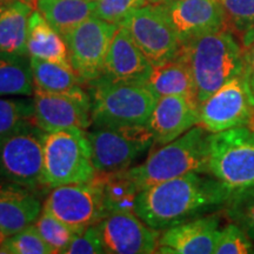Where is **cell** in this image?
<instances>
[{"mask_svg": "<svg viewBox=\"0 0 254 254\" xmlns=\"http://www.w3.org/2000/svg\"><path fill=\"white\" fill-rule=\"evenodd\" d=\"M178 58L190 66L199 104L226 82L243 74L245 67L244 51L228 28L184 44Z\"/></svg>", "mask_w": 254, "mask_h": 254, "instance_id": "obj_2", "label": "cell"}, {"mask_svg": "<svg viewBox=\"0 0 254 254\" xmlns=\"http://www.w3.org/2000/svg\"><path fill=\"white\" fill-rule=\"evenodd\" d=\"M41 212L38 193L17 184L0 182V230L6 238L34 224Z\"/></svg>", "mask_w": 254, "mask_h": 254, "instance_id": "obj_19", "label": "cell"}, {"mask_svg": "<svg viewBox=\"0 0 254 254\" xmlns=\"http://www.w3.org/2000/svg\"><path fill=\"white\" fill-rule=\"evenodd\" d=\"M27 55L71 66L65 39L51 26L38 9H33L28 18Z\"/></svg>", "mask_w": 254, "mask_h": 254, "instance_id": "obj_20", "label": "cell"}, {"mask_svg": "<svg viewBox=\"0 0 254 254\" xmlns=\"http://www.w3.org/2000/svg\"><path fill=\"white\" fill-rule=\"evenodd\" d=\"M232 192L209 173L190 172L141 190L134 212L148 226L164 231L224 207Z\"/></svg>", "mask_w": 254, "mask_h": 254, "instance_id": "obj_1", "label": "cell"}, {"mask_svg": "<svg viewBox=\"0 0 254 254\" xmlns=\"http://www.w3.org/2000/svg\"><path fill=\"white\" fill-rule=\"evenodd\" d=\"M2 1H4V0H0V4H1V2H2Z\"/></svg>", "mask_w": 254, "mask_h": 254, "instance_id": "obj_39", "label": "cell"}, {"mask_svg": "<svg viewBox=\"0 0 254 254\" xmlns=\"http://www.w3.org/2000/svg\"><path fill=\"white\" fill-rule=\"evenodd\" d=\"M97 225L106 253L151 254L157 252L160 231L148 226L134 212L109 214Z\"/></svg>", "mask_w": 254, "mask_h": 254, "instance_id": "obj_15", "label": "cell"}, {"mask_svg": "<svg viewBox=\"0 0 254 254\" xmlns=\"http://www.w3.org/2000/svg\"><path fill=\"white\" fill-rule=\"evenodd\" d=\"M207 166L232 190L254 186V129L239 126L211 133Z\"/></svg>", "mask_w": 254, "mask_h": 254, "instance_id": "obj_7", "label": "cell"}, {"mask_svg": "<svg viewBox=\"0 0 254 254\" xmlns=\"http://www.w3.org/2000/svg\"><path fill=\"white\" fill-rule=\"evenodd\" d=\"M254 112L243 74L233 78L200 104L199 124L209 133L249 126Z\"/></svg>", "mask_w": 254, "mask_h": 254, "instance_id": "obj_13", "label": "cell"}, {"mask_svg": "<svg viewBox=\"0 0 254 254\" xmlns=\"http://www.w3.org/2000/svg\"><path fill=\"white\" fill-rule=\"evenodd\" d=\"M120 25L128 31L153 67L179 56L182 44L159 4L150 2L133 9Z\"/></svg>", "mask_w": 254, "mask_h": 254, "instance_id": "obj_9", "label": "cell"}, {"mask_svg": "<svg viewBox=\"0 0 254 254\" xmlns=\"http://www.w3.org/2000/svg\"><path fill=\"white\" fill-rule=\"evenodd\" d=\"M97 173L125 171L153 146L147 126H92L87 132Z\"/></svg>", "mask_w": 254, "mask_h": 254, "instance_id": "obj_8", "label": "cell"}, {"mask_svg": "<svg viewBox=\"0 0 254 254\" xmlns=\"http://www.w3.org/2000/svg\"><path fill=\"white\" fill-rule=\"evenodd\" d=\"M33 7L20 0H4L0 4V52L27 55L28 18Z\"/></svg>", "mask_w": 254, "mask_h": 254, "instance_id": "obj_21", "label": "cell"}, {"mask_svg": "<svg viewBox=\"0 0 254 254\" xmlns=\"http://www.w3.org/2000/svg\"><path fill=\"white\" fill-rule=\"evenodd\" d=\"M5 254H52L53 251L41 238L34 224L9 236L0 246Z\"/></svg>", "mask_w": 254, "mask_h": 254, "instance_id": "obj_31", "label": "cell"}, {"mask_svg": "<svg viewBox=\"0 0 254 254\" xmlns=\"http://www.w3.org/2000/svg\"><path fill=\"white\" fill-rule=\"evenodd\" d=\"M37 231L52 249L53 253H66L78 233H75L67 224L43 208L39 218L34 222Z\"/></svg>", "mask_w": 254, "mask_h": 254, "instance_id": "obj_28", "label": "cell"}, {"mask_svg": "<svg viewBox=\"0 0 254 254\" xmlns=\"http://www.w3.org/2000/svg\"><path fill=\"white\" fill-rule=\"evenodd\" d=\"M43 208L67 224L75 233L98 224L107 215L101 189L94 179L55 187L46 196Z\"/></svg>", "mask_w": 254, "mask_h": 254, "instance_id": "obj_11", "label": "cell"}, {"mask_svg": "<svg viewBox=\"0 0 254 254\" xmlns=\"http://www.w3.org/2000/svg\"><path fill=\"white\" fill-rule=\"evenodd\" d=\"M5 239H6V237L4 236V233H2L1 230H0V246H1V244L4 243Z\"/></svg>", "mask_w": 254, "mask_h": 254, "instance_id": "obj_37", "label": "cell"}, {"mask_svg": "<svg viewBox=\"0 0 254 254\" xmlns=\"http://www.w3.org/2000/svg\"><path fill=\"white\" fill-rule=\"evenodd\" d=\"M150 4V0H99L95 7V17L120 25L133 9Z\"/></svg>", "mask_w": 254, "mask_h": 254, "instance_id": "obj_33", "label": "cell"}, {"mask_svg": "<svg viewBox=\"0 0 254 254\" xmlns=\"http://www.w3.org/2000/svg\"><path fill=\"white\" fill-rule=\"evenodd\" d=\"M180 44L226 28L220 0H171L159 4Z\"/></svg>", "mask_w": 254, "mask_h": 254, "instance_id": "obj_14", "label": "cell"}, {"mask_svg": "<svg viewBox=\"0 0 254 254\" xmlns=\"http://www.w3.org/2000/svg\"><path fill=\"white\" fill-rule=\"evenodd\" d=\"M198 100L183 95L159 98L147 126L153 135V146H163L176 140L199 124Z\"/></svg>", "mask_w": 254, "mask_h": 254, "instance_id": "obj_17", "label": "cell"}, {"mask_svg": "<svg viewBox=\"0 0 254 254\" xmlns=\"http://www.w3.org/2000/svg\"><path fill=\"white\" fill-rule=\"evenodd\" d=\"M36 7L58 33L65 37L95 13L92 0H37Z\"/></svg>", "mask_w": 254, "mask_h": 254, "instance_id": "obj_23", "label": "cell"}, {"mask_svg": "<svg viewBox=\"0 0 254 254\" xmlns=\"http://www.w3.org/2000/svg\"><path fill=\"white\" fill-rule=\"evenodd\" d=\"M67 254H99L106 253L101 240L98 225H91L78 233L66 250Z\"/></svg>", "mask_w": 254, "mask_h": 254, "instance_id": "obj_34", "label": "cell"}, {"mask_svg": "<svg viewBox=\"0 0 254 254\" xmlns=\"http://www.w3.org/2000/svg\"><path fill=\"white\" fill-rule=\"evenodd\" d=\"M220 217L201 215L164 230L159 237L158 253L212 254L219 237Z\"/></svg>", "mask_w": 254, "mask_h": 254, "instance_id": "obj_16", "label": "cell"}, {"mask_svg": "<svg viewBox=\"0 0 254 254\" xmlns=\"http://www.w3.org/2000/svg\"><path fill=\"white\" fill-rule=\"evenodd\" d=\"M34 90L44 92H66L80 87L82 80L72 66L30 57Z\"/></svg>", "mask_w": 254, "mask_h": 254, "instance_id": "obj_26", "label": "cell"}, {"mask_svg": "<svg viewBox=\"0 0 254 254\" xmlns=\"http://www.w3.org/2000/svg\"><path fill=\"white\" fill-rule=\"evenodd\" d=\"M145 84L158 99L166 95H183L198 100L195 82L190 66L180 58L155 66Z\"/></svg>", "mask_w": 254, "mask_h": 254, "instance_id": "obj_22", "label": "cell"}, {"mask_svg": "<svg viewBox=\"0 0 254 254\" xmlns=\"http://www.w3.org/2000/svg\"><path fill=\"white\" fill-rule=\"evenodd\" d=\"M254 253L251 238L246 232L231 222L219 232L214 254H249Z\"/></svg>", "mask_w": 254, "mask_h": 254, "instance_id": "obj_32", "label": "cell"}, {"mask_svg": "<svg viewBox=\"0 0 254 254\" xmlns=\"http://www.w3.org/2000/svg\"><path fill=\"white\" fill-rule=\"evenodd\" d=\"M226 15V28L243 36L247 47L254 39V0H220Z\"/></svg>", "mask_w": 254, "mask_h": 254, "instance_id": "obj_30", "label": "cell"}, {"mask_svg": "<svg viewBox=\"0 0 254 254\" xmlns=\"http://www.w3.org/2000/svg\"><path fill=\"white\" fill-rule=\"evenodd\" d=\"M153 66L134 43L125 27L119 25L105 60L100 78L111 81L146 82Z\"/></svg>", "mask_w": 254, "mask_h": 254, "instance_id": "obj_18", "label": "cell"}, {"mask_svg": "<svg viewBox=\"0 0 254 254\" xmlns=\"http://www.w3.org/2000/svg\"><path fill=\"white\" fill-rule=\"evenodd\" d=\"M33 123L45 133L92 126L91 97L81 86L66 92L34 90Z\"/></svg>", "mask_w": 254, "mask_h": 254, "instance_id": "obj_12", "label": "cell"}, {"mask_svg": "<svg viewBox=\"0 0 254 254\" xmlns=\"http://www.w3.org/2000/svg\"><path fill=\"white\" fill-rule=\"evenodd\" d=\"M30 57L0 52V97H32Z\"/></svg>", "mask_w": 254, "mask_h": 254, "instance_id": "obj_25", "label": "cell"}, {"mask_svg": "<svg viewBox=\"0 0 254 254\" xmlns=\"http://www.w3.org/2000/svg\"><path fill=\"white\" fill-rule=\"evenodd\" d=\"M33 98L0 97V139L33 120Z\"/></svg>", "mask_w": 254, "mask_h": 254, "instance_id": "obj_29", "label": "cell"}, {"mask_svg": "<svg viewBox=\"0 0 254 254\" xmlns=\"http://www.w3.org/2000/svg\"><path fill=\"white\" fill-rule=\"evenodd\" d=\"M88 85L92 126L147 125L158 98L145 82L98 78Z\"/></svg>", "mask_w": 254, "mask_h": 254, "instance_id": "obj_4", "label": "cell"}, {"mask_svg": "<svg viewBox=\"0 0 254 254\" xmlns=\"http://www.w3.org/2000/svg\"><path fill=\"white\" fill-rule=\"evenodd\" d=\"M92 1H95V2H97V1H99V0H92Z\"/></svg>", "mask_w": 254, "mask_h": 254, "instance_id": "obj_38", "label": "cell"}, {"mask_svg": "<svg viewBox=\"0 0 254 254\" xmlns=\"http://www.w3.org/2000/svg\"><path fill=\"white\" fill-rule=\"evenodd\" d=\"M45 132L32 122L0 139V182L13 183L38 193L44 182Z\"/></svg>", "mask_w": 254, "mask_h": 254, "instance_id": "obj_6", "label": "cell"}, {"mask_svg": "<svg viewBox=\"0 0 254 254\" xmlns=\"http://www.w3.org/2000/svg\"><path fill=\"white\" fill-rule=\"evenodd\" d=\"M97 176L86 129L64 128L44 136V182L47 189L88 183Z\"/></svg>", "mask_w": 254, "mask_h": 254, "instance_id": "obj_5", "label": "cell"}, {"mask_svg": "<svg viewBox=\"0 0 254 254\" xmlns=\"http://www.w3.org/2000/svg\"><path fill=\"white\" fill-rule=\"evenodd\" d=\"M166 1H171V0H150V2H152V4H161V2Z\"/></svg>", "mask_w": 254, "mask_h": 254, "instance_id": "obj_36", "label": "cell"}, {"mask_svg": "<svg viewBox=\"0 0 254 254\" xmlns=\"http://www.w3.org/2000/svg\"><path fill=\"white\" fill-rule=\"evenodd\" d=\"M209 133L193 126L176 140L159 146L144 163L125 170L139 190L190 172L208 173Z\"/></svg>", "mask_w": 254, "mask_h": 254, "instance_id": "obj_3", "label": "cell"}, {"mask_svg": "<svg viewBox=\"0 0 254 254\" xmlns=\"http://www.w3.org/2000/svg\"><path fill=\"white\" fill-rule=\"evenodd\" d=\"M222 208L228 220L254 240V186L233 190Z\"/></svg>", "mask_w": 254, "mask_h": 254, "instance_id": "obj_27", "label": "cell"}, {"mask_svg": "<svg viewBox=\"0 0 254 254\" xmlns=\"http://www.w3.org/2000/svg\"><path fill=\"white\" fill-rule=\"evenodd\" d=\"M118 27L93 15L64 37L69 63L82 82L88 84L103 75L111 41Z\"/></svg>", "mask_w": 254, "mask_h": 254, "instance_id": "obj_10", "label": "cell"}, {"mask_svg": "<svg viewBox=\"0 0 254 254\" xmlns=\"http://www.w3.org/2000/svg\"><path fill=\"white\" fill-rule=\"evenodd\" d=\"M244 56H245V67H244L243 77L249 92L250 100L254 106V39L246 47Z\"/></svg>", "mask_w": 254, "mask_h": 254, "instance_id": "obj_35", "label": "cell"}, {"mask_svg": "<svg viewBox=\"0 0 254 254\" xmlns=\"http://www.w3.org/2000/svg\"><path fill=\"white\" fill-rule=\"evenodd\" d=\"M94 180L101 189L103 204L107 215L135 211L136 196L140 190L125 171L97 173Z\"/></svg>", "mask_w": 254, "mask_h": 254, "instance_id": "obj_24", "label": "cell"}]
</instances>
